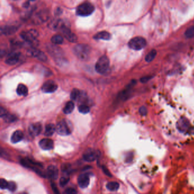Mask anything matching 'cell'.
I'll return each instance as SVG.
<instances>
[{
  "label": "cell",
  "instance_id": "cell-19",
  "mask_svg": "<svg viewBox=\"0 0 194 194\" xmlns=\"http://www.w3.org/2000/svg\"><path fill=\"white\" fill-rule=\"evenodd\" d=\"M39 146L44 150H50L54 148V142L52 140L48 138H45L40 141Z\"/></svg>",
  "mask_w": 194,
  "mask_h": 194
},
{
  "label": "cell",
  "instance_id": "cell-27",
  "mask_svg": "<svg viewBox=\"0 0 194 194\" xmlns=\"http://www.w3.org/2000/svg\"><path fill=\"white\" fill-rule=\"evenodd\" d=\"M157 52L155 50H151L145 57V61L146 62H148V63L153 61L157 55Z\"/></svg>",
  "mask_w": 194,
  "mask_h": 194
},
{
  "label": "cell",
  "instance_id": "cell-28",
  "mask_svg": "<svg viewBox=\"0 0 194 194\" xmlns=\"http://www.w3.org/2000/svg\"><path fill=\"white\" fill-rule=\"evenodd\" d=\"M81 92H80L79 90L77 89H74L72 91L71 95H70V97L72 100H74L76 101L77 100H78L80 96H81Z\"/></svg>",
  "mask_w": 194,
  "mask_h": 194
},
{
  "label": "cell",
  "instance_id": "cell-6",
  "mask_svg": "<svg viewBox=\"0 0 194 194\" xmlns=\"http://www.w3.org/2000/svg\"><path fill=\"white\" fill-rule=\"evenodd\" d=\"M20 37L23 39V40H24L27 43L33 44L39 36V34L38 31L36 30L31 29L29 30L22 31L20 33Z\"/></svg>",
  "mask_w": 194,
  "mask_h": 194
},
{
  "label": "cell",
  "instance_id": "cell-30",
  "mask_svg": "<svg viewBox=\"0 0 194 194\" xmlns=\"http://www.w3.org/2000/svg\"><path fill=\"white\" fill-rule=\"evenodd\" d=\"M185 36L188 38L194 37V26L189 27L185 32Z\"/></svg>",
  "mask_w": 194,
  "mask_h": 194
},
{
  "label": "cell",
  "instance_id": "cell-20",
  "mask_svg": "<svg viewBox=\"0 0 194 194\" xmlns=\"http://www.w3.org/2000/svg\"><path fill=\"white\" fill-rule=\"evenodd\" d=\"M93 38H94V39H97V40L102 39V40L108 41V40L111 39V35L109 33H108L107 31H102L99 32L96 34H95L93 36Z\"/></svg>",
  "mask_w": 194,
  "mask_h": 194
},
{
  "label": "cell",
  "instance_id": "cell-16",
  "mask_svg": "<svg viewBox=\"0 0 194 194\" xmlns=\"http://www.w3.org/2000/svg\"><path fill=\"white\" fill-rule=\"evenodd\" d=\"M18 30V27L15 26L6 25L1 28V34L5 36H11L15 34Z\"/></svg>",
  "mask_w": 194,
  "mask_h": 194
},
{
  "label": "cell",
  "instance_id": "cell-10",
  "mask_svg": "<svg viewBox=\"0 0 194 194\" xmlns=\"http://www.w3.org/2000/svg\"><path fill=\"white\" fill-rule=\"evenodd\" d=\"M65 26H68V23L61 19H54L48 23V27L53 30H61Z\"/></svg>",
  "mask_w": 194,
  "mask_h": 194
},
{
  "label": "cell",
  "instance_id": "cell-39",
  "mask_svg": "<svg viewBox=\"0 0 194 194\" xmlns=\"http://www.w3.org/2000/svg\"><path fill=\"white\" fill-rule=\"evenodd\" d=\"M51 184L52 189H53L54 192L55 193H56V194H59V191H58V189L57 187H56V184H55V183H52V182L51 183Z\"/></svg>",
  "mask_w": 194,
  "mask_h": 194
},
{
  "label": "cell",
  "instance_id": "cell-5",
  "mask_svg": "<svg viewBox=\"0 0 194 194\" xmlns=\"http://www.w3.org/2000/svg\"><path fill=\"white\" fill-rule=\"evenodd\" d=\"M146 39L141 36H136L130 39L128 43V46L133 50L139 51L146 46Z\"/></svg>",
  "mask_w": 194,
  "mask_h": 194
},
{
  "label": "cell",
  "instance_id": "cell-17",
  "mask_svg": "<svg viewBox=\"0 0 194 194\" xmlns=\"http://www.w3.org/2000/svg\"><path fill=\"white\" fill-rule=\"evenodd\" d=\"M77 183L79 187L82 189H85L89 184V177L87 174H83L79 175L77 178Z\"/></svg>",
  "mask_w": 194,
  "mask_h": 194
},
{
  "label": "cell",
  "instance_id": "cell-31",
  "mask_svg": "<svg viewBox=\"0 0 194 194\" xmlns=\"http://www.w3.org/2000/svg\"><path fill=\"white\" fill-rule=\"evenodd\" d=\"M79 112L81 113L82 114H87V113L89 112L90 109L87 105L82 104L79 107Z\"/></svg>",
  "mask_w": 194,
  "mask_h": 194
},
{
  "label": "cell",
  "instance_id": "cell-7",
  "mask_svg": "<svg viewBox=\"0 0 194 194\" xmlns=\"http://www.w3.org/2000/svg\"><path fill=\"white\" fill-rule=\"evenodd\" d=\"M50 18L49 11L46 9L38 11L33 18V22L35 24H41L46 22Z\"/></svg>",
  "mask_w": 194,
  "mask_h": 194
},
{
  "label": "cell",
  "instance_id": "cell-15",
  "mask_svg": "<svg viewBox=\"0 0 194 194\" xmlns=\"http://www.w3.org/2000/svg\"><path fill=\"white\" fill-rule=\"evenodd\" d=\"M42 130V125L39 123H34L29 127V133L31 136H38Z\"/></svg>",
  "mask_w": 194,
  "mask_h": 194
},
{
  "label": "cell",
  "instance_id": "cell-33",
  "mask_svg": "<svg viewBox=\"0 0 194 194\" xmlns=\"http://www.w3.org/2000/svg\"><path fill=\"white\" fill-rule=\"evenodd\" d=\"M8 185V182L4 179H0V187L1 189H7Z\"/></svg>",
  "mask_w": 194,
  "mask_h": 194
},
{
  "label": "cell",
  "instance_id": "cell-12",
  "mask_svg": "<svg viewBox=\"0 0 194 194\" xmlns=\"http://www.w3.org/2000/svg\"><path fill=\"white\" fill-rule=\"evenodd\" d=\"M27 52L30 56L36 58L41 61H46L47 60V57L45 53L36 48H31L28 50Z\"/></svg>",
  "mask_w": 194,
  "mask_h": 194
},
{
  "label": "cell",
  "instance_id": "cell-22",
  "mask_svg": "<svg viewBox=\"0 0 194 194\" xmlns=\"http://www.w3.org/2000/svg\"><path fill=\"white\" fill-rule=\"evenodd\" d=\"M55 131H56V127L52 124H49L46 125L45 135L47 137H50L52 136Z\"/></svg>",
  "mask_w": 194,
  "mask_h": 194
},
{
  "label": "cell",
  "instance_id": "cell-34",
  "mask_svg": "<svg viewBox=\"0 0 194 194\" xmlns=\"http://www.w3.org/2000/svg\"><path fill=\"white\" fill-rule=\"evenodd\" d=\"M69 178H67V177H62L60 179V185L61 186V187H63L64 186H66L68 182H69Z\"/></svg>",
  "mask_w": 194,
  "mask_h": 194
},
{
  "label": "cell",
  "instance_id": "cell-1",
  "mask_svg": "<svg viewBox=\"0 0 194 194\" xmlns=\"http://www.w3.org/2000/svg\"><path fill=\"white\" fill-rule=\"evenodd\" d=\"M73 51L80 60L86 61L89 58L91 48L86 44H79L74 47Z\"/></svg>",
  "mask_w": 194,
  "mask_h": 194
},
{
  "label": "cell",
  "instance_id": "cell-38",
  "mask_svg": "<svg viewBox=\"0 0 194 194\" xmlns=\"http://www.w3.org/2000/svg\"><path fill=\"white\" fill-rule=\"evenodd\" d=\"M70 168V165L69 164H64L61 166V170L63 172H66L67 171H68Z\"/></svg>",
  "mask_w": 194,
  "mask_h": 194
},
{
  "label": "cell",
  "instance_id": "cell-8",
  "mask_svg": "<svg viewBox=\"0 0 194 194\" xmlns=\"http://www.w3.org/2000/svg\"><path fill=\"white\" fill-rule=\"evenodd\" d=\"M56 131L61 136H68L71 133L68 123L65 121H61L57 124Z\"/></svg>",
  "mask_w": 194,
  "mask_h": 194
},
{
  "label": "cell",
  "instance_id": "cell-13",
  "mask_svg": "<svg viewBox=\"0 0 194 194\" xmlns=\"http://www.w3.org/2000/svg\"><path fill=\"white\" fill-rule=\"evenodd\" d=\"M63 35L67 39L72 43H75L77 41V36L75 34L72 33L68 26H65L61 30Z\"/></svg>",
  "mask_w": 194,
  "mask_h": 194
},
{
  "label": "cell",
  "instance_id": "cell-26",
  "mask_svg": "<svg viewBox=\"0 0 194 194\" xmlns=\"http://www.w3.org/2000/svg\"><path fill=\"white\" fill-rule=\"evenodd\" d=\"M51 41L53 44L59 45L63 43V38L60 35H55L51 38Z\"/></svg>",
  "mask_w": 194,
  "mask_h": 194
},
{
  "label": "cell",
  "instance_id": "cell-40",
  "mask_svg": "<svg viewBox=\"0 0 194 194\" xmlns=\"http://www.w3.org/2000/svg\"><path fill=\"white\" fill-rule=\"evenodd\" d=\"M102 169H103V171H104V173L105 174H106L107 175H108V177H111L112 175H111V174H110V173H109V171H108V170L105 166H103V167H102Z\"/></svg>",
  "mask_w": 194,
  "mask_h": 194
},
{
  "label": "cell",
  "instance_id": "cell-23",
  "mask_svg": "<svg viewBox=\"0 0 194 194\" xmlns=\"http://www.w3.org/2000/svg\"><path fill=\"white\" fill-rule=\"evenodd\" d=\"M17 93L20 96H26L28 93V89L26 86L20 84L17 88Z\"/></svg>",
  "mask_w": 194,
  "mask_h": 194
},
{
  "label": "cell",
  "instance_id": "cell-29",
  "mask_svg": "<svg viewBox=\"0 0 194 194\" xmlns=\"http://www.w3.org/2000/svg\"><path fill=\"white\" fill-rule=\"evenodd\" d=\"M4 120H5L6 122H8V123H12V122H14L15 120H17V118L16 117H15L13 115H11L10 114H9L8 113H7L6 114H5L4 116H3L2 117Z\"/></svg>",
  "mask_w": 194,
  "mask_h": 194
},
{
  "label": "cell",
  "instance_id": "cell-35",
  "mask_svg": "<svg viewBox=\"0 0 194 194\" xmlns=\"http://www.w3.org/2000/svg\"><path fill=\"white\" fill-rule=\"evenodd\" d=\"M139 112L142 116H146L148 113V109L145 107H141L139 109Z\"/></svg>",
  "mask_w": 194,
  "mask_h": 194
},
{
  "label": "cell",
  "instance_id": "cell-14",
  "mask_svg": "<svg viewBox=\"0 0 194 194\" xmlns=\"http://www.w3.org/2000/svg\"><path fill=\"white\" fill-rule=\"evenodd\" d=\"M20 56V52H12L6 57L5 63L8 65H14L19 61Z\"/></svg>",
  "mask_w": 194,
  "mask_h": 194
},
{
  "label": "cell",
  "instance_id": "cell-9",
  "mask_svg": "<svg viewBox=\"0 0 194 194\" xmlns=\"http://www.w3.org/2000/svg\"><path fill=\"white\" fill-rule=\"evenodd\" d=\"M100 155V153L99 151L93 149H89L83 154V159L87 162H92L98 158Z\"/></svg>",
  "mask_w": 194,
  "mask_h": 194
},
{
  "label": "cell",
  "instance_id": "cell-18",
  "mask_svg": "<svg viewBox=\"0 0 194 194\" xmlns=\"http://www.w3.org/2000/svg\"><path fill=\"white\" fill-rule=\"evenodd\" d=\"M46 177L51 179H56L58 177L59 171L56 166L51 165L47 168L46 173Z\"/></svg>",
  "mask_w": 194,
  "mask_h": 194
},
{
  "label": "cell",
  "instance_id": "cell-42",
  "mask_svg": "<svg viewBox=\"0 0 194 194\" xmlns=\"http://www.w3.org/2000/svg\"><path fill=\"white\" fill-rule=\"evenodd\" d=\"M29 1H36V0H29Z\"/></svg>",
  "mask_w": 194,
  "mask_h": 194
},
{
  "label": "cell",
  "instance_id": "cell-37",
  "mask_svg": "<svg viewBox=\"0 0 194 194\" xmlns=\"http://www.w3.org/2000/svg\"><path fill=\"white\" fill-rule=\"evenodd\" d=\"M64 193L67 194H77V191L75 189H72V188H68L64 192Z\"/></svg>",
  "mask_w": 194,
  "mask_h": 194
},
{
  "label": "cell",
  "instance_id": "cell-36",
  "mask_svg": "<svg viewBox=\"0 0 194 194\" xmlns=\"http://www.w3.org/2000/svg\"><path fill=\"white\" fill-rule=\"evenodd\" d=\"M153 78L152 76H146V77H142L140 79V82L142 83H146L148 82L150 80H151Z\"/></svg>",
  "mask_w": 194,
  "mask_h": 194
},
{
  "label": "cell",
  "instance_id": "cell-3",
  "mask_svg": "<svg viewBox=\"0 0 194 194\" xmlns=\"http://www.w3.org/2000/svg\"><path fill=\"white\" fill-rule=\"evenodd\" d=\"M95 11V7L91 3L85 2L77 8V14L81 17H87L91 15Z\"/></svg>",
  "mask_w": 194,
  "mask_h": 194
},
{
  "label": "cell",
  "instance_id": "cell-41",
  "mask_svg": "<svg viewBox=\"0 0 194 194\" xmlns=\"http://www.w3.org/2000/svg\"><path fill=\"white\" fill-rule=\"evenodd\" d=\"M61 13H62V10H61V8H58V9H56V10H55V15H57V16H58V15H61Z\"/></svg>",
  "mask_w": 194,
  "mask_h": 194
},
{
  "label": "cell",
  "instance_id": "cell-24",
  "mask_svg": "<svg viewBox=\"0 0 194 194\" xmlns=\"http://www.w3.org/2000/svg\"><path fill=\"white\" fill-rule=\"evenodd\" d=\"M75 108V104L72 102H68L65 105L63 109V112L66 114H68L71 113L72 112L74 111Z\"/></svg>",
  "mask_w": 194,
  "mask_h": 194
},
{
  "label": "cell",
  "instance_id": "cell-2",
  "mask_svg": "<svg viewBox=\"0 0 194 194\" xmlns=\"http://www.w3.org/2000/svg\"><path fill=\"white\" fill-rule=\"evenodd\" d=\"M46 48L49 54L54 58L57 63H61L64 62V58L63 57L64 52L61 47L52 43L48 45Z\"/></svg>",
  "mask_w": 194,
  "mask_h": 194
},
{
  "label": "cell",
  "instance_id": "cell-32",
  "mask_svg": "<svg viewBox=\"0 0 194 194\" xmlns=\"http://www.w3.org/2000/svg\"><path fill=\"white\" fill-rule=\"evenodd\" d=\"M16 189H17V186H16V184L14 182H8L7 189H9V191H11V192H13V191H15V190H16Z\"/></svg>",
  "mask_w": 194,
  "mask_h": 194
},
{
  "label": "cell",
  "instance_id": "cell-11",
  "mask_svg": "<svg viewBox=\"0 0 194 194\" xmlns=\"http://www.w3.org/2000/svg\"><path fill=\"white\" fill-rule=\"evenodd\" d=\"M58 88L56 83L52 80H48L45 82L42 87V91L47 93H51L55 92Z\"/></svg>",
  "mask_w": 194,
  "mask_h": 194
},
{
  "label": "cell",
  "instance_id": "cell-4",
  "mask_svg": "<svg viewBox=\"0 0 194 194\" xmlns=\"http://www.w3.org/2000/svg\"><path fill=\"white\" fill-rule=\"evenodd\" d=\"M109 60L106 55L101 56L95 65L96 71L100 74H104L107 72L109 67Z\"/></svg>",
  "mask_w": 194,
  "mask_h": 194
},
{
  "label": "cell",
  "instance_id": "cell-21",
  "mask_svg": "<svg viewBox=\"0 0 194 194\" xmlns=\"http://www.w3.org/2000/svg\"><path fill=\"white\" fill-rule=\"evenodd\" d=\"M23 134L20 130H16L14 133L13 134L11 137V141L13 143H17L23 139Z\"/></svg>",
  "mask_w": 194,
  "mask_h": 194
},
{
  "label": "cell",
  "instance_id": "cell-25",
  "mask_svg": "<svg viewBox=\"0 0 194 194\" xmlns=\"http://www.w3.org/2000/svg\"><path fill=\"white\" fill-rule=\"evenodd\" d=\"M120 187V184L116 182H111L107 184V188L111 191H116Z\"/></svg>",
  "mask_w": 194,
  "mask_h": 194
}]
</instances>
